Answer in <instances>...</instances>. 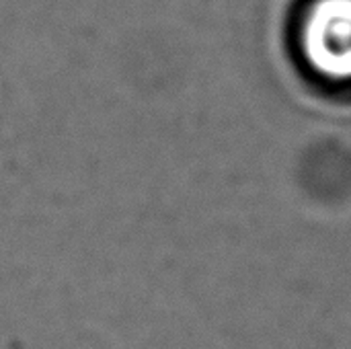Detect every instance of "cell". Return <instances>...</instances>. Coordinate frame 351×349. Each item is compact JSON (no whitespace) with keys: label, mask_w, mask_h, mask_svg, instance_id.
<instances>
[{"label":"cell","mask_w":351,"mask_h":349,"mask_svg":"<svg viewBox=\"0 0 351 349\" xmlns=\"http://www.w3.org/2000/svg\"><path fill=\"white\" fill-rule=\"evenodd\" d=\"M298 47L317 76L351 80V0H313L298 27Z\"/></svg>","instance_id":"6da1fadb"}]
</instances>
